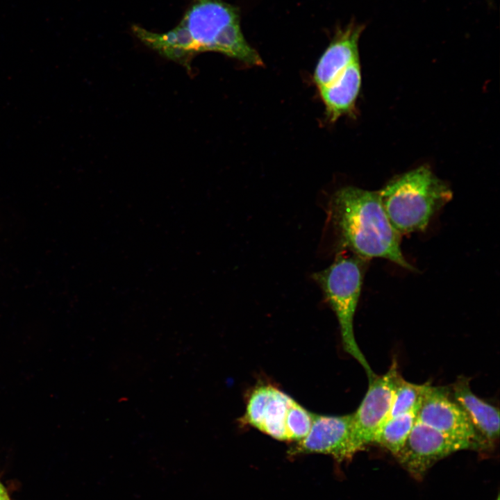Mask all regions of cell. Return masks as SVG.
Here are the masks:
<instances>
[{"instance_id": "52a82bcc", "label": "cell", "mask_w": 500, "mask_h": 500, "mask_svg": "<svg viewBox=\"0 0 500 500\" xmlns=\"http://www.w3.org/2000/svg\"><path fill=\"white\" fill-rule=\"evenodd\" d=\"M461 450L473 448L470 443L450 438L417 419L394 457L412 478L421 481L436 462Z\"/></svg>"}, {"instance_id": "5b68a950", "label": "cell", "mask_w": 500, "mask_h": 500, "mask_svg": "<svg viewBox=\"0 0 500 500\" xmlns=\"http://www.w3.org/2000/svg\"><path fill=\"white\" fill-rule=\"evenodd\" d=\"M313 413L272 385L250 394L241 423L281 441H299L308 433Z\"/></svg>"}, {"instance_id": "9c48e42d", "label": "cell", "mask_w": 500, "mask_h": 500, "mask_svg": "<svg viewBox=\"0 0 500 500\" xmlns=\"http://www.w3.org/2000/svg\"><path fill=\"white\" fill-rule=\"evenodd\" d=\"M358 452L352 435V413L344 415L313 413L308 433L290 449L289 454L322 453L342 462L350 460Z\"/></svg>"}, {"instance_id": "3957f363", "label": "cell", "mask_w": 500, "mask_h": 500, "mask_svg": "<svg viewBox=\"0 0 500 500\" xmlns=\"http://www.w3.org/2000/svg\"><path fill=\"white\" fill-rule=\"evenodd\" d=\"M378 192L389 221L401 235L426 229L452 198L448 185L426 167L394 178Z\"/></svg>"}, {"instance_id": "5bb4252c", "label": "cell", "mask_w": 500, "mask_h": 500, "mask_svg": "<svg viewBox=\"0 0 500 500\" xmlns=\"http://www.w3.org/2000/svg\"><path fill=\"white\" fill-rule=\"evenodd\" d=\"M428 384L429 383H412L400 375L395 385L391 408L387 419L418 409Z\"/></svg>"}, {"instance_id": "6da1fadb", "label": "cell", "mask_w": 500, "mask_h": 500, "mask_svg": "<svg viewBox=\"0 0 500 500\" xmlns=\"http://www.w3.org/2000/svg\"><path fill=\"white\" fill-rule=\"evenodd\" d=\"M167 58L186 66L197 53L217 51L249 65H261L257 51L244 39L238 10L222 0H194L180 24L162 33Z\"/></svg>"}, {"instance_id": "ba28073f", "label": "cell", "mask_w": 500, "mask_h": 500, "mask_svg": "<svg viewBox=\"0 0 500 500\" xmlns=\"http://www.w3.org/2000/svg\"><path fill=\"white\" fill-rule=\"evenodd\" d=\"M400 375L394 359L385 374L369 381L365 395L352 413V435L358 451L372 443L376 433L387 419Z\"/></svg>"}, {"instance_id": "7a4b0ae2", "label": "cell", "mask_w": 500, "mask_h": 500, "mask_svg": "<svg viewBox=\"0 0 500 500\" xmlns=\"http://www.w3.org/2000/svg\"><path fill=\"white\" fill-rule=\"evenodd\" d=\"M328 215L342 249L365 260L385 258L415 270L403 256L401 235L389 221L378 191L340 188L330 199Z\"/></svg>"}, {"instance_id": "7c38bea8", "label": "cell", "mask_w": 500, "mask_h": 500, "mask_svg": "<svg viewBox=\"0 0 500 500\" xmlns=\"http://www.w3.org/2000/svg\"><path fill=\"white\" fill-rule=\"evenodd\" d=\"M360 85V67L358 58L333 81L319 89L327 117L331 122L353 110Z\"/></svg>"}, {"instance_id": "277c9868", "label": "cell", "mask_w": 500, "mask_h": 500, "mask_svg": "<svg viewBox=\"0 0 500 500\" xmlns=\"http://www.w3.org/2000/svg\"><path fill=\"white\" fill-rule=\"evenodd\" d=\"M365 260L354 254H340L330 266L314 273L312 278L337 317L344 350L361 365L369 381L376 375L359 348L353 331Z\"/></svg>"}, {"instance_id": "8fae6325", "label": "cell", "mask_w": 500, "mask_h": 500, "mask_svg": "<svg viewBox=\"0 0 500 500\" xmlns=\"http://www.w3.org/2000/svg\"><path fill=\"white\" fill-rule=\"evenodd\" d=\"M363 27L354 23L339 30L319 58L313 79L319 89L333 81L358 58V42Z\"/></svg>"}, {"instance_id": "30bf717a", "label": "cell", "mask_w": 500, "mask_h": 500, "mask_svg": "<svg viewBox=\"0 0 500 500\" xmlns=\"http://www.w3.org/2000/svg\"><path fill=\"white\" fill-rule=\"evenodd\" d=\"M452 398L465 410L489 451L499 438L498 408L477 397L471 390L469 378L460 376L449 388Z\"/></svg>"}, {"instance_id": "2e32d148", "label": "cell", "mask_w": 500, "mask_h": 500, "mask_svg": "<svg viewBox=\"0 0 500 500\" xmlns=\"http://www.w3.org/2000/svg\"><path fill=\"white\" fill-rule=\"evenodd\" d=\"M496 500H499V495L497 496V498Z\"/></svg>"}, {"instance_id": "9a60e30c", "label": "cell", "mask_w": 500, "mask_h": 500, "mask_svg": "<svg viewBox=\"0 0 500 500\" xmlns=\"http://www.w3.org/2000/svg\"><path fill=\"white\" fill-rule=\"evenodd\" d=\"M0 500H10L8 493L3 486L2 483L0 481Z\"/></svg>"}, {"instance_id": "8992f818", "label": "cell", "mask_w": 500, "mask_h": 500, "mask_svg": "<svg viewBox=\"0 0 500 500\" xmlns=\"http://www.w3.org/2000/svg\"><path fill=\"white\" fill-rule=\"evenodd\" d=\"M417 419L450 438L470 443L474 451H489L467 413L452 398L447 387L428 384Z\"/></svg>"}, {"instance_id": "4fadbf2b", "label": "cell", "mask_w": 500, "mask_h": 500, "mask_svg": "<svg viewBox=\"0 0 500 500\" xmlns=\"http://www.w3.org/2000/svg\"><path fill=\"white\" fill-rule=\"evenodd\" d=\"M418 409L387 419L376 433L372 443L396 456L417 420Z\"/></svg>"}]
</instances>
